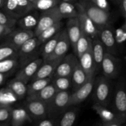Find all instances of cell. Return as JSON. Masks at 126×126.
I'll use <instances>...</instances> for the list:
<instances>
[{
    "label": "cell",
    "mask_w": 126,
    "mask_h": 126,
    "mask_svg": "<svg viewBox=\"0 0 126 126\" xmlns=\"http://www.w3.org/2000/svg\"><path fill=\"white\" fill-rule=\"evenodd\" d=\"M78 62L89 77L95 76L97 68L92 55V47L79 58Z\"/></svg>",
    "instance_id": "20"
},
{
    "label": "cell",
    "mask_w": 126,
    "mask_h": 126,
    "mask_svg": "<svg viewBox=\"0 0 126 126\" xmlns=\"http://www.w3.org/2000/svg\"><path fill=\"white\" fill-rule=\"evenodd\" d=\"M5 75L2 73H0V86L3 83L4 81V79H5Z\"/></svg>",
    "instance_id": "47"
},
{
    "label": "cell",
    "mask_w": 126,
    "mask_h": 126,
    "mask_svg": "<svg viewBox=\"0 0 126 126\" xmlns=\"http://www.w3.org/2000/svg\"><path fill=\"white\" fill-rule=\"evenodd\" d=\"M12 106H6L0 108V124L7 126L10 123Z\"/></svg>",
    "instance_id": "39"
},
{
    "label": "cell",
    "mask_w": 126,
    "mask_h": 126,
    "mask_svg": "<svg viewBox=\"0 0 126 126\" xmlns=\"http://www.w3.org/2000/svg\"><path fill=\"white\" fill-rule=\"evenodd\" d=\"M7 88L11 91L17 100H22L27 96V84L16 78L9 81Z\"/></svg>",
    "instance_id": "25"
},
{
    "label": "cell",
    "mask_w": 126,
    "mask_h": 126,
    "mask_svg": "<svg viewBox=\"0 0 126 126\" xmlns=\"http://www.w3.org/2000/svg\"><path fill=\"white\" fill-rule=\"evenodd\" d=\"M51 83L57 92L70 91V88L72 87L71 76H53Z\"/></svg>",
    "instance_id": "33"
},
{
    "label": "cell",
    "mask_w": 126,
    "mask_h": 126,
    "mask_svg": "<svg viewBox=\"0 0 126 126\" xmlns=\"http://www.w3.org/2000/svg\"><path fill=\"white\" fill-rule=\"evenodd\" d=\"M18 7L20 9L23 15L34 9L33 4L31 3L28 0H16Z\"/></svg>",
    "instance_id": "41"
},
{
    "label": "cell",
    "mask_w": 126,
    "mask_h": 126,
    "mask_svg": "<svg viewBox=\"0 0 126 126\" xmlns=\"http://www.w3.org/2000/svg\"><path fill=\"white\" fill-rule=\"evenodd\" d=\"M6 0H0V9H2Z\"/></svg>",
    "instance_id": "48"
},
{
    "label": "cell",
    "mask_w": 126,
    "mask_h": 126,
    "mask_svg": "<svg viewBox=\"0 0 126 126\" xmlns=\"http://www.w3.org/2000/svg\"><path fill=\"white\" fill-rule=\"evenodd\" d=\"M92 39L82 32L75 46L74 54L78 59L92 47Z\"/></svg>",
    "instance_id": "27"
},
{
    "label": "cell",
    "mask_w": 126,
    "mask_h": 126,
    "mask_svg": "<svg viewBox=\"0 0 126 126\" xmlns=\"http://www.w3.org/2000/svg\"><path fill=\"white\" fill-rule=\"evenodd\" d=\"M17 58V49L5 43L0 46V61L11 58Z\"/></svg>",
    "instance_id": "35"
},
{
    "label": "cell",
    "mask_w": 126,
    "mask_h": 126,
    "mask_svg": "<svg viewBox=\"0 0 126 126\" xmlns=\"http://www.w3.org/2000/svg\"><path fill=\"white\" fill-rule=\"evenodd\" d=\"M70 46L66 29L62 30L55 49L48 60H62L67 54Z\"/></svg>",
    "instance_id": "15"
},
{
    "label": "cell",
    "mask_w": 126,
    "mask_h": 126,
    "mask_svg": "<svg viewBox=\"0 0 126 126\" xmlns=\"http://www.w3.org/2000/svg\"><path fill=\"white\" fill-rule=\"evenodd\" d=\"M37 11L36 10L33 9L17 19V24L19 28L27 30L34 31L39 19V15Z\"/></svg>",
    "instance_id": "21"
},
{
    "label": "cell",
    "mask_w": 126,
    "mask_h": 126,
    "mask_svg": "<svg viewBox=\"0 0 126 126\" xmlns=\"http://www.w3.org/2000/svg\"><path fill=\"white\" fill-rule=\"evenodd\" d=\"M62 1H65V2H72V3H75L76 2V0H61Z\"/></svg>",
    "instance_id": "50"
},
{
    "label": "cell",
    "mask_w": 126,
    "mask_h": 126,
    "mask_svg": "<svg viewBox=\"0 0 126 126\" xmlns=\"http://www.w3.org/2000/svg\"><path fill=\"white\" fill-rule=\"evenodd\" d=\"M57 92V91L55 88L54 85L50 82V83L45 86L43 89L41 90L39 92H38L36 94L26 97L36 98V99L39 100L41 101V102H44V103L47 105L49 103V102L52 99L54 95L56 94Z\"/></svg>",
    "instance_id": "26"
},
{
    "label": "cell",
    "mask_w": 126,
    "mask_h": 126,
    "mask_svg": "<svg viewBox=\"0 0 126 126\" xmlns=\"http://www.w3.org/2000/svg\"><path fill=\"white\" fill-rule=\"evenodd\" d=\"M62 18L58 11L57 6L50 9L42 11L39 16L38 24L34 30V36H38L43 31L52 25L60 22Z\"/></svg>",
    "instance_id": "6"
},
{
    "label": "cell",
    "mask_w": 126,
    "mask_h": 126,
    "mask_svg": "<svg viewBox=\"0 0 126 126\" xmlns=\"http://www.w3.org/2000/svg\"><path fill=\"white\" fill-rule=\"evenodd\" d=\"M112 2H113V3H114L115 4H117L118 5L119 4V2H120V1H121V0H111Z\"/></svg>",
    "instance_id": "49"
},
{
    "label": "cell",
    "mask_w": 126,
    "mask_h": 126,
    "mask_svg": "<svg viewBox=\"0 0 126 126\" xmlns=\"http://www.w3.org/2000/svg\"><path fill=\"white\" fill-rule=\"evenodd\" d=\"M121 67V61L116 55L106 52L103 57L100 70L103 75L110 79H113L118 76Z\"/></svg>",
    "instance_id": "9"
},
{
    "label": "cell",
    "mask_w": 126,
    "mask_h": 126,
    "mask_svg": "<svg viewBox=\"0 0 126 126\" xmlns=\"http://www.w3.org/2000/svg\"><path fill=\"white\" fill-rule=\"evenodd\" d=\"M123 126H125V124H124V125H123Z\"/></svg>",
    "instance_id": "54"
},
{
    "label": "cell",
    "mask_w": 126,
    "mask_h": 126,
    "mask_svg": "<svg viewBox=\"0 0 126 126\" xmlns=\"http://www.w3.org/2000/svg\"><path fill=\"white\" fill-rule=\"evenodd\" d=\"M118 5L120 14L125 19L126 17V0H121Z\"/></svg>",
    "instance_id": "45"
},
{
    "label": "cell",
    "mask_w": 126,
    "mask_h": 126,
    "mask_svg": "<svg viewBox=\"0 0 126 126\" xmlns=\"http://www.w3.org/2000/svg\"><path fill=\"white\" fill-rule=\"evenodd\" d=\"M16 24L17 20L10 17L2 10H0V25L14 28Z\"/></svg>",
    "instance_id": "40"
},
{
    "label": "cell",
    "mask_w": 126,
    "mask_h": 126,
    "mask_svg": "<svg viewBox=\"0 0 126 126\" xmlns=\"http://www.w3.org/2000/svg\"><path fill=\"white\" fill-rule=\"evenodd\" d=\"M43 60L41 57H38L30 62L20 68L16 73L15 78L21 80L25 84H28L38 70Z\"/></svg>",
    "instance_id": "12"
},
{
    "label": "cell",
    "mask_w": 126,
    "mask_h": 126,
    "mask_svg": "<svg viewBox=\"0 0 126 126\" xmlns=\"http://www.w3.org/2000/svg\"><path fill=\"white\" fill-rule=\"evenodd\" d=\"M14 28L0 25V38L5 36H7L13 30Z\"/></svg>",
    "instance_id": "44"
},
{
    "label": "cell",
    "mask_w": 126,
    "mask_h": 126,
    "mask_svg": "<svg viewBox=\"0 0 126 126\" xmlns=\"http://www.w3.org/2000/svg\"><path fill=\"white\" fill-rule=\"evenodd\" d=\"M111 80L103 75L95 78L92 92L94 103L109 107L113 90Z\"/></svg>",
    "instance_id": "1"
},
{
    "label": "cell",
    "mask_w": 126,
    "mask_h": 126,
    "mask_svg": "<svg viewBox=\"0 0 126 126\" xmlns=\"http://www.w3.org/2000/svg\"><path fill=\"white\" fill-rule=\"evenodd\" d=\"M95 76L90 78L84 85L71 92L69 100V107L78 106L87 99L92 94Z\"/></svg>",
    "instance_id": "11"
},
{
    "label": "cell",
    "mask_w": 126,
    "mask_h": 126,
    "mask_svg": "<svg viewBox=\"0 0 126 126\" xmlns=\"http://www.w3.org/2000/svg\"><path fill=\"white\" fill-rule=\"evenodd\" d=\"M51 79L52 78H48L31 81L29 84H27V92L26 97L33 95L38 93L45 86L50 83Z\"/></svg>",
    "instance_id": "31"
},
{
    "label": "cell",
    "mask_w": 126,
    "mask_h": 126,
    "mask_svg": "<svg viewBox=\"0 0 126 126\" xmlns=\"http://www.w3.org/2000/svg\"><path fill=\"white\" fill-rule=\"evenodd\" d=\"M39 45L36 36L25 42L17 50V59L20 67H22L30 62L38 58V49Z\"/></svg>",
    "instance_id": "5"
},
{
    "label": "cell",
    "mask_w": 126,
    "mask_h": 126,
    "mask_svg": "<svg viewBox=\"0 0 126 126\" xmlns=\"http://www.w3.org/2000/svg\"><path fill=\"white\" fill-rule=\"evenodd\" d=\"M94 4L107 11H110V5L108 0H90Z\"/></svg>",
    "instance_id": "43"
},
{
    "label": "cell",
    "mask_w": 126,
    "mask_h": 126,
    "mask_svg": "<svg viewBox=\"0 0 126 126\" xmlns=\"http://www.w3.org/2000/svg\"><path fill=\"white\" fill-rule=\"evenodd\" d=\"M19 65L17 57L1 60L0 61V73L6 75L14 70Z\"/></svg>",
    "instance_id": "34"
},
{
    "label": "cell",
    "mask_w": 126,
    "mask_h": 126,
    "mask_svg": "<svg viewBox=\"0 0 126 126\" xmlns=\"http://www.w3.org/2000/svg\"><path fill=\"white\" fill-rule=\"evenodd\" d=\"M97 38L103 44L106 52L116 55L118 49L114 38V28L110 24L98 28Z\"/></svg>",
    "instance_id": "8"
},
{
    "label": "cell",
    "mask_w": 126,
    "mask_h": 126,
    "mask_svg": "<svg viewBox=\"0 0 126 126\" xmlns=\"http://www.w3.org/2000/svg\"><path fill=\"white\" fill-rule=\"evenodd\" d=\"M77 10V18L79 23L81 30L92 39L97 37L98 28L93 21L88 17L78 2L75 3Z\"/></svg>",
    "instance_id": "10"
},
{
    "label": "cell",
    "mask_w": 126,
    "mask_h": 126,
    "mask_svg": "<svg viewBox=\"0 0 126 126\" xmlns=\"http://www.w3.org/2000/svg\"><path fill=\"white\" fill-rule=\"evenodd\" d=\"M0 126H6V125H3V124H0Z\"/></svg>",
    "instance_id": "53"
},
{
    "label": "cell",
    "mask_w": 126,
    "mask_h": 126,
    "mask_svg": "<svg viewBox=\"0 0 126 126\" xmlns=\"http://www.w3.org/2000/svg\"><path fill=\"white\" fill-rule=\"evenodd\" d=\"M62 26L63 23L60 21L43 31L38 36H36L39 45L41 46L46 41L49 40V39L54 36L57 33L60 32L62 30Z\"/></svg>",
    "instance_id": "30"
},
{
    "label": "cell",
    "mask_w": 126,
    "mask_h": 126,
    "mask_svg": "<svg viewBox=\"0 0 126 126\" xmlns=\"http://www.w3.org/2000/svg\"><path fill=\"white\" fill-rule=\"evenodd\" d=\"M92 109L98 114L102 123H111V122H121L125 124V121L119 118L109 107L101 105L94 103L92 107Z\"/></svg>",
    "instance_id": "18"
},
{
    "label": "cell",
    "mask_w": 126,
    "mask_h": 126,
    "mask_svg": "<svg viewBox=\"0 0 126 126\" xmlns=\"http://www.w3.org/2000/svg\"><path fill=\"white\" fill-rule=\"evenodd\" d=\"M61 60H48L43 62L31 81L52 78L54 72Z\"/></svg>",
    "instance_id": "17"
},
{
    "label": "cell",
    "mask_w": 126,
    "mask_h": 126,
    "mask_svg": "<svg viewBox=\"0 0 126 126\" xmlns=\"http://www.w3.org/2000/svg\"><path fill=\"white\" fill-rule=\"evenodd\" d=\"M60 32H59L54 36L49 39V40L46 41L45 43L41 45V48L40 49V54L41 57L43 59V61L48 60L52 54L55 46H56L57 43Z\"/></svg>",
    "instance_id": "28"
},
{
    "label": "cell",
    "mask_w": 126,
    "mask_h": 126,
    "mask_svg": "<svg viewBox=\"0 0 126 126\" xmlns=\"http://www.w3.org/2000/svg\"><path fill=\"white\" fill-rule=\"evenodd\" d=\"M78 2L81 4L86 14L93 21L98 29L110 24V11L102 9L90 0H78Z\"/></svg>",
    "instance_id": "2"
},
{
    "label": "cell",
    "mask_w": 126,
    "mask_h": 126,
    "mask_svg": "<svg viewBox=\"0 0 126 126\" xmlns=\"http://www.w3.org/2000/svg\"><path fill=\"white\" fill-rule=\"evenodd\" d=\"M71 92L70 91L57 92L47 105V117L55 119L69 107V100Z\"/></svg>",
    "instance_id": "4"
},
{
    "label": "cell",
    "mask_w": 126,
    "mask_h": 126,
    "mask_svg": "<svg viewBox=\"0 0 126 126\" xmlns=\"http://www.w3.org/2000/svg\"><path fill=\"white\" fill-rule=\"evenodd\" d=\"M27 121H32L23 107L17 108L12 107L10 125L11 126H22Z\"/></svg>",
    "instance_id": "23"
},
{
    "label": "cell",
    "mask_w": 126,
    "mask_h": 126,
    "mask_svg": "<svg viewBox=\"0 0 126 126\" xmlns=\"http://www.w3.org/2000/svg\"><path fill=\"white\" fill-rule=\"evenodd\" d=\"M61 0H36L33 6L36 11H44L53 8L59 4Z\"/></svg>",
    "instance_id": "36"
},
{
    "label": "cell",
    "mask_w": 126,
    "mask_h": 126,
    "mask_svg": "<svg viewBox=\"0 0 126 126\" xmlns=\"http://www.w3.org/2000/svg\"><path fill=\"white\" fill-rule=\"evenodd\" d=\"M23 107L27 111L32 121L36 122L48 118L47 105L39 100L27 97L23 103Z\"/></svg>",
    "instance_id": "7"
},
{
    "label": "cell",
    "mask_w": 126,
    "mask_h": 126,
    "mask_svg": "<svg viewBox=\"0 0 126 126\" xmlns=\"http://www.w3.org/2000/svg\"><path fill=\"white\" fill-rule=\"evenodd\" d=\"M114 38L118 50L124 46L126 41V24L124 22L121 26L114 29Z\"/></svg>",
    "instance_id": "37"
},
{
    "label": "cell",
    "mask_w": 126,
    "mask_h": 126,
    "mask_svg": "<svg viewBox=\"0 0 126 126\" xmlns=\"http://www.w3.org/2000/svg\"><path fill=\"white\" fill-rule=\"evenodd\" d=\"M6 107V106H5V105H3L1 104V103H0V108H2V107Z\"/></svg>",
    "instance_id": "52"
},
{
    "label": "cell",
    "mask_w": 126,
    "mask_h": 126,
    "mask_svg": "<svg viewBox=\"0 0 126 126\" xmlns=\"http://www.w3.org/2000/svg\"><path fill=\"white\" fill-rule=\"evenodd\" d=\"M65 29L70 40V45L72 47L74 51L76 43L82 33V30L77 17L69 18L66 23V28Z\"/></svg>",
    "instance_id": "19"
},
{
    "label": "cell",
    "mask_w": 126,
    "mask_h": 126,
    "mask_svg": "<svg viewBox=\"0 0 126 126\" xmlns=\"http://www.w3.org/2000/svg\"><path fill=\"white\" fill-rule=\"evenodd\" d=\"M124 123L121 122H111V123H102L100 124L99 126H123Z\"/></svg>",
    "instance_id": "46"
},
{
    "label": "cell",
    "mask_w": 126,
    "mask_h": 126,
    "mask_svg": "<svg viewBox=\"0 0 126 126\" xmlns=\"http://www.w3.org/2000/svg\"><path fill=\"white\" fill-rule=\"evenodd\" d=\"M1 10L10 17L16 20L23 16V12L18 7L16 0H6Z\"/></svg>",
    "instance_id": "32"
},
{
    "label": "cell",
    "mask_w": 126,
    "mask_h": 126,
    "mask_svg": "<svg viewBox=\"0 0 126 126\" xmlns=\"http://www.w3.org/2000/svg\"><path fill=\"white\" fill-rule=\"evenodd\" d=\"M57 8L62 19L77 17V10L75 3L61 1L57 6Z\"/></svg>",
    "instance_id": "29"
},
{
    "label": "cell",
    "mask_w": 126,
    "mask_h": 126,
    "mask_svg": "<svg viewBox=\"0 0 126 126\" xmlns=\"http://www.w3.org/2000/svg\"><path fill=\"white\" fill-rule=\"evenodd\" d=\"M18 100L7 87L0 90V103L5 106H12Z\"/></svg>",
    "instance_id": "38"
},
{
    "label": "cell",
    "mask_w": 126,
    "mask_h": 126,
    "mask_svg": "<svg viewBox=\"0 0 126 126\" xmlns=\"http://www.w3.org/2000/svg\"><path fill=\"white\" fill-rule=\"evenodd\" d=\"M89 78L78 61L71 75L73 91L84 84Z\"/></svg>",
    "instance_id": "22"
},
{
    "label": "cell",
    "mask_w": 126,
    "mask_h": 126,
    "mask_svg": "<svg viewBox=\"0 0 126 126\" xmlns=\"http://www.w3.org/2000/svg\"><path fill=\"white\" fill-rule=\"evenodd\" d=\"M79 108L77 106L69 107L55 119V126H73L78 116Z\"/></svg>",
    "instance_id": "16"
},
{
    "label": "cell",
    "mask_w": 126,
    "mask_h": 126,
    "mask_svg": "<svg viewBox=\"0 0 126 126\" xmlns=\"http://www.w3.org/2000/svg\"><path fill=\"white\" fill-rule=\"evenodd\" d=\"M109 107L123 120L126 119V92L125 83L119 81L113 87Z\"/></svg>",
    "instance_id": "3"
},
{
    "label": "cell",
    "mask_w": 126,
    "mask_h": 126,
    "mask_svg": "<svg viewBox=\"0 0 126 126\" xmlns=\"http://www.w3.org/2000/svg\"><path fill=\"white\" fill-rule=\"evenodd\" d=\"M78 61V59L74 54H66L60 60L53 76H71Z\"/></svg>",
    "instance_id": "14"
},
{
    "label": "cell",
    "mask_w": 126,
    "mask_h": 126,
    "mask_svg": "<svg viewBox=\"0 0 126 126\" xmlns=\"http://www.w3.org/2000/svg\"><path fill=\"white\" fill-rule=\"evenodd\" d=\"M92 52L94 60L95 63L97 70H100L101 64L103 60V57L106 53L103 44L97 37L92 39Z\"/></svg>",
    "instance_id": "24"
},
{
    "label": "cell",
    "mask_w": 126,
    "mask_h": 126,
    "mask_svg": "<svg viewBox=\"0 0 126 126\" xmlns=\"http://www.w3.org/2000/svg\"><path fill=\"white\" fill-rule=\"evenodd\" d=\"M34 36H35L34 32L32 30H27L21 28L18 30L14 29L7 36L6 43L18 50L25 42Z\"/></svg>",
    "instance_id": "13"
},
{
    "label": "cell",
    "mask_w": 126,
    "mask_h": 126,
    "mask_svg": "<svg viewBox=\"0 0 126 126\" xmlns=\"http://www.w3.org/2000/svg\"><path fill=\"white\" fill-rule=\"evenodd\" d=\"M55 119L46 118L36 122L35 126H55Z\"/></svg>",
    "instance_id": "42"
},
{
    "label": "cell",
    "mask_w": 126,
    "mask_h": 126,
    "mask_svg": "<svg viewBox=\"0 0 126 126\" xmlns=\"http://www.w3.org/2000/svg\"><path fill=\"white\" fill-rule=\"evenodd\" d=\"M28 1H29L31 3H32L33 4H34V2H35L36 0H28ZM33 7H34V6H33Z\"/></svg>",
    "instance_id": "51"
}]
</instances>
